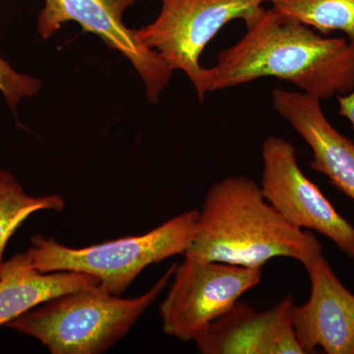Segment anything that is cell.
<instances>
[{"mask_svg":"<svg viewBox=\"0 0 354 354\" xmlns=\"http://www.w3.org/2000/svg\"><path fill=\"white\" fill-rule=\"evenodd\" d=\"M241 41L220 51L206 68L205 94L276 77L305 94L328 100L354 91V44L326 38L274 8L261 7Z\"/></svg>","mask_w":354,"mask_h":354,"instance_id":"6da1fadb","label":"cell"},{"mask_svg":"<svg viewBox=\"0 0 354 354\" xmlns=\"http://www.w3.org/2000/svg\"><path fill=\"white\" fill-rule=\"evenodd\" d=\"M320 254L315 235L288 223L267 201L260 184L239 176L209 188L184 257L263 269L274 258L304 266Z\"/></svg>","mask_w":354,"mask_h":354,"instance_id":"7a4b0ae2","label":"cell"},{"mask_svg":"<svg viewBox=\"0 0 354 354\" xmlns=\"http://www.w3.org/2000/svg\"><path fill=\"white\" fill-rule=\"evenodd\" d=\"M176 263L147 292L122 298L101 283L51 298L6 325L35 337L51 354L106 353L131 330L171 281Z\"/></svg>","mask_w":354,"mask_h":354,"instance_id":"3957f363","label":"cell"},{"mask_svg":"<svg viewBox=\"0 0 354 354\" xmlns=\"http://www.w3.org/2000/svg\"><path fill=\"white\" fill-rule=\"evenodd\" d=\"M197 216L198 209H190L145 234L82 248L35 235L32 246L22 254L28 264L39 272L90 274L109 292L121 297L149 266L160 264L174 256H184L194 235Z\"/></svg>","mask_w":354,"mask_h":354,"instance_id":"277c9868","label":"cell"},{"mask_svg":"<svg viewBox=\"0 0 354 354\" xmlns=\"http://www.w3.org/2000/svg\"><path fill=\"white\" fill-rule=\"evenodd\" d=\"M267 0H162L152 24L136 30L149 48L158 51L172 71L183 70L204 101L206 68L200 57L207 44L232 21L246 22Z\"/></svg>","mask_w":354,"mask_h":354,"instance_id":"5b68a950","label":"cell"},{"mask_svg":"<svg viewBox=\"0 0 354 354\" xmlns=\"http://www.w3.org/2000/svg\"><path fill=\"white\" fill-rule=\"evenodd\" d=\"M262 270L184 257L160 306L162 330L179 341H194L259 285Z\"/></svg>","mask_w":354,"mask_h":354,"instance_id":"8992f818","label":"cell"},{"mask_svg":"<svg viewBox=\"0 0 354 354\" xmlns=\"http://www.w3.org/2000/svg\"><path fill=\"white\" fill-rule=\"evenodd\" d=\"M261 189L267 201L288 223L313 230L334 242L354 259V227L339 215L298 164L295 146L281 137L268 136L262 144Z\"/></svg>","mask_w":354,"mask_h":354,"instance_id":"52a82bcc","label":"cell"},{"mask_svg":"<svg viewBox=\"0 0 354 354\" xmlns=\"http://www.w3.org/2000/svg\"><path fill=\"white\" fill-rule=\"evenodd\" d=\"M39 14L41 38H50L68 21H75L84 32L97 35L109 48L120 51L143 79L147 97L157 102L167 87L172 69L158 51L149 48L137 36L136 30L123 24L122 16L135 0H44Z\"/></svg>","mask_w":354,"mask_h":354,"instance_id":"ba28073f","label":"cell"},{"mask_svg":"<svg viewBox=\"0 0 354 354\" xmlns=\"http://www.w3.org/2000/svg\"><path fill=\"white\" fill-rule=\"evenodd\" d=\"M311 283L305 304L292 309L298 344L304 354H354V295L335 276L323 254L304 265Z\"/></svg>","mask_w":354,"mask_h":354,"instance_id":"9c48e42d","label":"cell"},{"mask_svg":"<svg viewBox=\"0 0 354 354\" xmlns=\"http://www.w3.org/2000/svg\"><path fill=\"white\" fill-rule=\"evenodd\" d=\"M293 306L291 295L264 311L239 300L193 342L203 354H304L295 335Z\"/></svg>","mask_w":354,"mask_h":354,"instance_id":"30bf717a","label":"cell"},{"mask_svg":"<svg viewBox=\"0 0 354 354\" xmlns=\"http://www.w3.org/2000/svg\"><path fill=\"white\" fill-rule=\"evenodd\" d=\"M272 106L312 151L310 167L354 202V143L328 120L321 101L297 91L274 88Z\"/></svg>","mask_w":354,"mask_h":354,"instance_id":"8fae6325","label":"cell"},{"mask_svg":"<svg viewBox=\"0 0 354 354\" xmlns=\"http://www.w3.org/2000/svg\"><path fill=\"white\" fill-rule=\"evenodd\" d=\"M97 285L99 279L83 272H39L17 254L0 274V327L51 298Z\"/></svg>","mask_w":354,"mask_h":354,"instance_id":"7c38bea8","label":"cell"},{"mask_svg":"<svg viewBox=\"0 0 354 354\" xmlns=\"http://www.w3.org/2000/svg\"><path fill=\"white\" fill-rule=\"evenodd\" d=\"M64 208L65 200L60 195L31 196L10 171L0 169V274L7 243L17 228L36 212H62Z\"/></svg>","mask_w":354,"mask_h":354,"instance_id":"4fadbf2b","label":"cell"},{"mask_svg":"<svg viewBox=\"0 0 354 354\" xmlns=\"http://www.w3.org/2000/svg\"><path fill=\"white\" fill-rule=\"evenodd\" d=\"M272 8L323 35L339 31L354 44V0H267Z\"/></svg>","mask_w":354,"mask_h":354,"instance_id":"5bb4252c","label":"cell"},{"mask_svg":"<svg viewBox=\"0 0 354 354\" xmlns=\"http://www.w3.org/2000/svg\"><path fill=\"white\" fill-rule=\"evenodd\" d=\"M41 88V80L18 73L8 62L0 57V92L3 94L7 104L13 111H15L21 99L34 97Z\"/></svg>","mask_w":354,"mask_h":354,"instance_id":"9a60e30c","label":"cell"},{"mask_svg":"<svg viewBox=\"0 0 354 354\" xmlns=\"http://www.w3.org/2000/svg\"><path fill=\"white\" fill-rule=\"evenodd\" d=\"M339 115L348 118L354 128V91L348 95H337Z\"/></svg>","mask_w":354,"mask_h":354,"instance_id":"2e32d148","label":"cell"}]
</instances>
